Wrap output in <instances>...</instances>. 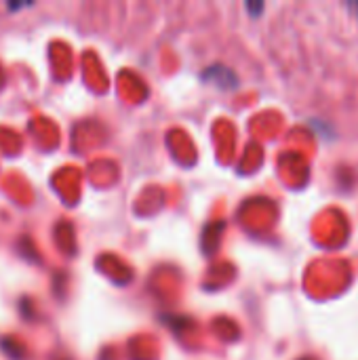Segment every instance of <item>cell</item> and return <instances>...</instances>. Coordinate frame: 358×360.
<instances>
[{
    "mask_svg": "<svg viewBox=\"0 0 358 360\" xmlns=\"http://www.w3.org/2000/svg\"><path fill=\"white\" fill-rule=\"evenodd\" d=\"M357 11H358V4H357Z\"/></svg>",
    "mask_w": 358,
    "mask_h": 360,
    "instance_id": "6da1fadb",
    "label": "cell"
}]
</instances>
